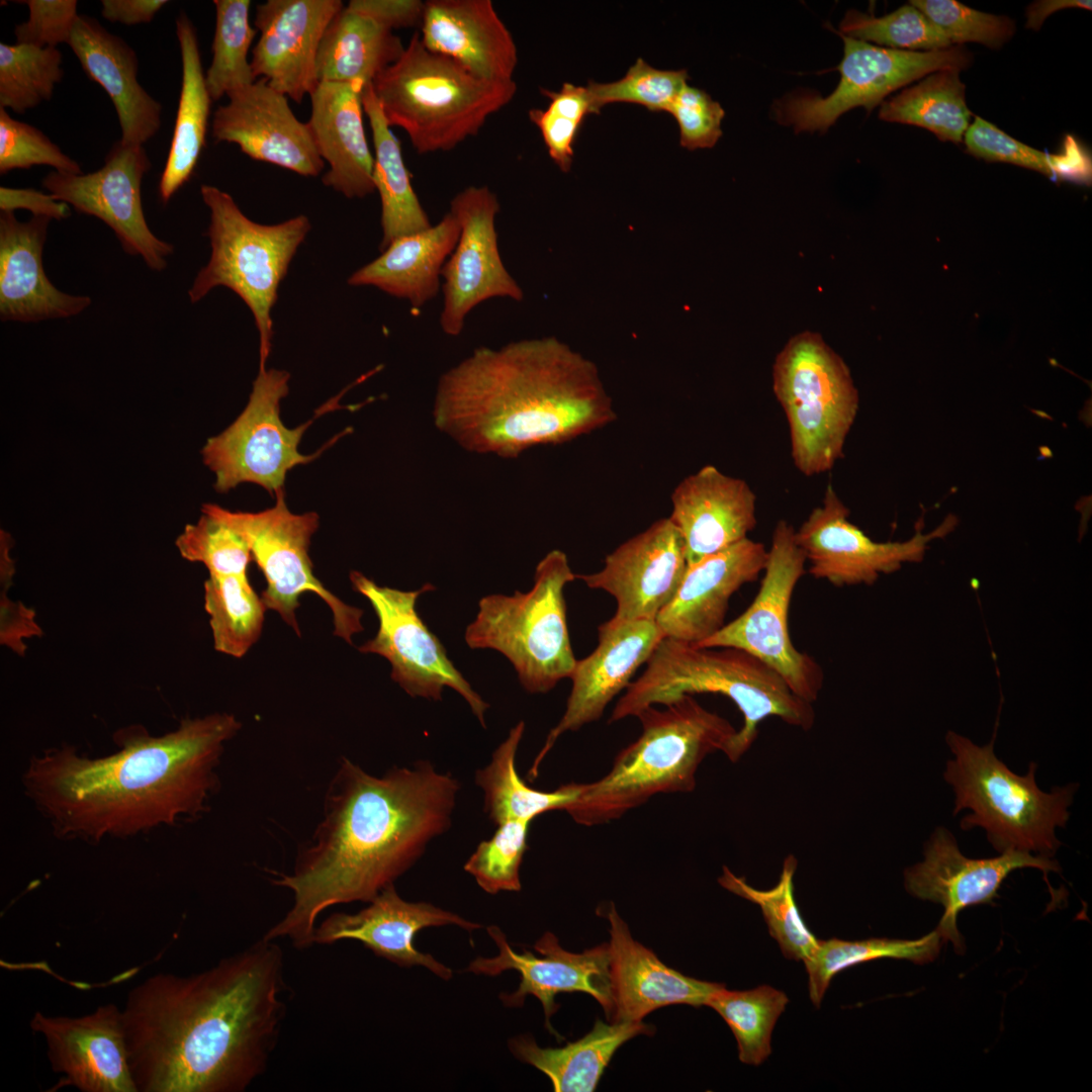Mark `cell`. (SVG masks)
Returning <instances> with one entry per match:
<instances>
[{
	"instance_id": "obj_42",
	"label": "cell",
	"mask_w": 1092,
	"mask_h": 1092,
	"mask_svg": "<svg viewBox=\"0 0 1092 1092\" xmlns=\"http://www.w3.org/2000/svg\"><path fill=\"white\" fill-rule=\"evenodd\" d=\"M941 939L940 933L934 929L914 940L886 937L820 940L815 953L804 963L809 978L810 999L819 1007L833 977L862 963L880 959L907 960L919 965L929 963L937 957Z\"/></svg>"
},
{
	"instance_id": "obj_2",
	"label": "cell",
	"mask_w": 1092,
	"mask_h": 1092,
	"mask_svg": "<svg viewBox=\"0 0 1092 1092\" xmlns=\"http://www.w3.org/2000/svg\"><path fill=\"white\" fill-rule=\"evenodd\" d=\"M427 760L381 777L343 758L326 793L323 818L288 875L273 880L293 903L262 936L313 944L318 915L340 904L373 900L407 872L451 826L460 790Z\"/></svg>"
},
{
	"instance_id": "obj_28",
	"label": "cell",
	"mask_w": 1092,
	"mask_h": 1092,
	"mask_svg": "<svg viewBox=\"0 0 1092 1092\" xmlns=\"http://www.w3.org/2000/svg\"><path fill=\"white\" fill-rule=\"evenodd\" d=\"M766 560L764 544L746 538L688 566L655 619L665 637L698 645L717 633L726 624L731 597L758 578Z\"/></svg>"
},
{
	"instance_id": "obj_62",
	"label": "cell",
	"mask_w": 1092,
	"mask_h": 1092,
	"mask_svg": "<svg viewBox=\"0 0 1092 1092\" xmlns=\"http://www.w3.org/2000/svg\"><path fill=\"white\" fill-rule=\"evenodd\" d=\"M1071 7L1091 10L1092 2L1090 0H1044L1034 2L1028 6L1026 11V27L1038 29L1052 13Z\"/></svg>"
},
{
	"instance_id": "obj_43",
	"label": "cell",
	"mask_w": 1092,
	"mask_h": 1092,
	"mask_svg": "<svg viewBox=\"0 0 1092 1092\" xmlns=\"http://www.w3.org/2000/svg\"><path fill=\"white\" fill-rule=\"evenodd\" d=\"M204 609L216 651L241 658L260 638L267 608L248 575H209Z\"/></svg>"
},
{
	"instance_id": "obj_49",
	"label": "cell",
	"mask_w": 1092,
	"mask_h": 1092,
	"mask_svg": "<svg viewBox=\"0 0 1092 1092\" xmlns=\"http://www.w3.org/2000/svg\"><path fill=\"white\" fill-rule=\"evenodd\" d=\"M836 32L893 50L929 52L952 47L944 34L910 3L881 17L849 10Z\"/></svg>"
},
{
	"instance_id": "obj_11",
	"label": "cell",
	"mask_w": 1092,
	"mask_h": 1092,
	"mask_svg": "<svg viewBox=\"0 0 1092 1092\" xmlns=\"http://www.w3.org/2000/svg\"><path fill=\"white\" fill-rule=\"evenodd\" d=\"M772 390L786 416L797 470L808 477L830 471L844 457L859 406L844 360L818 333H799L776 357Z\"/></svg>"
},
{
	"instance_id": "obj_46",
	"label": "cell",
	"mask_w": 1092,
	"mask_h": 1092,
	"mask_svg": "<svg viewBox=\"0 0 1092 1092\" xmlns=\"http://www.w3.org/2000/svg\"><path fill=\"white\" fill-rule=\"evenodd\" d=\"M789 1002L787 995L767 985L745 991H716L707 1006L726 1021L738 1046L739 1060L758 1066L771 1054V1033Z\"/></svg>"
},
{
	"instance_id": "obj_56",
	"label": "cell",
	"mask_w": 1092,
	"mask_h": 1092,
	"mask_svg": "<svg viewBox=\"0 0 1092 1092\" xmlns=\"http://www.w3.org/2000/svg\"><path fill=\"white\" fill-rule=\"evenodd\" d=\"M667 112L677 122L680 146L690 151L713 148L722 135L725 111L704 90L686 84Z\"/></svg>"
},
{
	"instance_id": "obj_24",
	"label": "cell",
	"mask_w": 1092,
	"mask_h": 1092,
	"mask_svg": "<svg viewBox=\"0 0 1092 1092\" xmlns=\"http://www.w3.org/2000/svg\"><path fill=\"white\" fill-rule=\"evenodd\" d=\"M663 637L655 620L620 623L608 620L599 626L598 645L575 663L569 677L572 687L566 709L532 763L531 781L537 778L543 759L563 733L576 731L603 716L606 707L627 689L636 670L647 662Z\"/></svg>"
},
{
	"instance_id": "obj_18",
	"label": "cell",
	"mask_w": 1092,
	"mask_h": 1092,
	"mask_svg": "<svg viewBox=\"0 0 1092 1092\" xmlns=\"http://www.w3.org/2000/svg\"><path fill=\"white\" fill-rule=\"evenodd\" d=\"M150 168L144 146L119 140L99 170L87 174L54 170L44 176L42 186L77 212L99 218L113 231L124 252L160 272L174 247L157 238L145 217L142 183Z\"/></svg>"
},
{
	"instance_id": "obj_30",
	"label": "cell",
	"mask_w": 1092,
	"mask_h": 1092,
	"mask_svg": "<svg viewBox=\"0 0 1092 1092\" xmlns=\"http://www.w3.org/2000/svg\"><path fill=\"white\" fill-rule=\"evenodd\" d=\"M52 219L19 221L0 214V316L3 322L36 323L67 318L84 311L91 298L58 289L48 278L42 251Z\"/></svg>"
},
{
	"instance_id": "obj_51",
	"label": "cell",
	"mask_w": 1092,
	"mask_h": 1092,
	"mask_svg": "<svg viewBox=\"0 0 1092 1092\" xmlns=\"http://www.w3.org/2000/svg\"><path fill=\"white\" fill-rule=\"evenodd\" d=\"M585 87L564 83L559 91L541 89L550 100L549 105L545 110L533 108L529 111L550 158L564 173L571 168L573 145L580 125L587 115L599 113Z\"/></svg>"
},
{
	"instance_id": "obj_41",
	"label": "cell",
	"mask_w": 1092,
	"mask_h": 1092,
	"mask_svg": "<svg viewBox=\"0 0 1092 1092\" xmlns=\"http://www.w3.org/2000/svg\"><path fill=\"white\" fill-rule=\"evenodd\" d=\"M879 116L890 122L920 126L942 142L959 144L970 126L966 86L960 71L940 70L881 104Z\"/></svg>"
},
{
	"instance_id": "obj_61",
	"label": "cell",
	"mask_w": 1092,
	"mask_h": 1092,
	"mask_svg": "<svg viewBox=\"0 0 1092 1092\" xmlns=\"http://www.w3.org/2000/svg\"><path fill=\"white\" fill-rule=\"evenodd\" d=\"M168 3L166 0H102L101 16L113 23H149Z\"/></svg>"
},
{
	"instance_id": "obj_17",
	"label": "cell",
	"mask_w": 1092,
	"mask_h": 1092,
	"mask_svg": "<svg viewBox=\"0 0 1092 1092\" xmlns=\"http://www.w3.org/2000/svg\"><path fill=\"white\" fill-rule=\"evenodd\" d=\"M849 510L833 486H826L822 504L795 530L808 572L835 586L873 584L882 574L923 559L929 544L950 533L957 525L947 517L934 530L921 528L905 541L878 542L848 520Z\"/></svg>"
},
{
	"instance_id": "obj_13",
	"label": "cell",
	"mask_w": 1092,
	"mask_h": 1092,
	"mask_svg": "<svg viewBox=\"0 0 1092 1092\" xmlns=\"http://www.w3.org/2000/svg\"><path fill=\"white\" fill-rule=\"evenodd\" d=\"M806 565L794 527L780 520L771 535L763 576L752 603L740 616L696 646L744 650L776 670L797 697L812 704L822 689L824 673L812 656L795 647L789 629L792 597Z\"/></svg>"
},
{
	"instance_id": "obj_27",
	"label": "cell",
	"mask_w": 1092,
	"mask_h": 1092,
	"mask_svg": "<svg viewBox=\"0 0 1092 1092\" xmlns=\"http://www.w3.org/2000/svg\"><path fill=\"white\" fill-rule=\"evenodd\" d=\"M456 925L473 931L480 924L428 902L402 899L394 885L382 890L369 905L357 913H333L313 932V944H333L354 939L377 957L399 967L423 966L443 980L452 978V970L429 953L418 950L416 934L428 927Z\"/></svg>"
},
{
	"instance_id": "obj_58",
	"label": "cell",
	"mask_w": 1092,
	"mask_h": 1092,
	"mask_svg": "<svg viewBox=\"0 0 1092 1092\" xmlns=\"http://www.w3.org/2000/svg\"><path fill=\"white\" fill-rule=\"evenodd\" d=\"M10 537L1 532V570H0V642L16 654L23 656L26 650L24 639L41 636L42 629L35 621V612L22 602H14L8 597L12 585L14 564L9 556Z\"/></svg>"
},
{
	"instance_id": "obj_44",
	"label": "cell",
	"mask_w": 1092,
	"mask_h": 1092,
	"mask_svg": "<svg viewBox=\"0 0 1092 1092\" xmlns=\"http://www.w3.org/2000/svg\"><path fill=\"white\" fill-rule=\"evenodd\" d=\"M797 859L788 855L783 863L780 880L768 890L750 886L744 877H738L727 867L718 879L727 891L756 904L774 937L789 960L807 962L817 950L820 940L804 922L794 895V876Z\"/></svg>"
},
{
	"instance_id": "obj_48",
	"label": "cell",
	"mask_w": 1092,
	"mask_h": 1092,
	"mask_svg": "<svg viewBox=\"0 0 1092 1092\" xmlns=\"http://www.w3.org/2000/svg\"><path fill=\"white\" fill-rule=\"evenodd\" d=\"M58 48L0 43V107L24 113L49 101L63 79Z\"/></svg>"
},
{
	"instance_id": "obj_36",
	"label": "cell",
	"mask_w": 1092,
	"mask_h": 1092,
	"mask_svg": "<svg viewBox=\"0 0 1092 1092\" xmlns=\"http://www.w3.org/2000/svg\"><path fill=\"white\" fill-rule=\"evenodd\" d=\"M182 78L167 161L158 191L167 203L190 179L205 146L210 105L196 29L185 12L176 19Z\"/></svg>"
},
{
	"instance_id": "obj_38",
	"label": "cell",
	"mask_w": 1092,
	"mask_h": 1092,
	"mask_svg": "<svg viewBox=\"0 0 1092 1092\" xmlns=\"http://www.w3.org/2000/svg\"><path fill=\"white\" fill-rule=\"evenodd\" d=\"M392 30L371 17L344 6L322 38L316 76L320 82L359 83L365 86L404 51Z\"/></svg>"
},
{
	"instance_id": "obj_53",
	"label": "cell",
	"mask_w": 1092,
	"mask_h": 1092,
	"mask_svg": "<svg viewBox=\"0 0 1092 1092\" xmlns=\"http://www.w3.org/2000/svg\"><path fill=\"white\" fill-rule=\"evenodd\" d=\"M688 79L685 69L660 70L639 58L623 78L610 83L589 81L586 88L598 110L609 103L625 102L651 111H668Z\"/></svg>"
},
{
	"instance_id": "obj_10",
	"label": "cell",
	"mask_w": 1092,
	"mask_h": 1092,
	"mask_svg": "<svg viewBox=\"0 0 1092 1092\" xmlns=\"http://www.w3.org/2000/svg\"><path fill=\"white\" fill-rule=\"evenodd\" d=\"M200 193L210 210L206 235L211 254L188 291L190 301H199L217 286L233 290L253 313L260 366L266 365L273 339L271 311L290 262L310 231L309 219L300 214L262 224L247 217L228 192L204 184Z\"/></svg>"
},
{
	"instance_id": "obj_55",
	"label": "cell",
	"mask_w": 1092,
	"mask_h": 1092,
	"mask_svg": "<svg viewBox=\"0 0 1092 1092\" xmlns=\"http://www.w3.org/2000/svg\"><path fill=\"white\" fill-rule=\"evenodd\" d=\"M50 166L64 173H82L80 165L66 155L37 127L19 121L0 107V173L33 166Z\"/></svg>"
},
{
	"instance_id": "obj_25",
	"label": "cell",
	"mask_w": 1092,
	"mask_h": 1092,
	"mask_svg": "<svg viewBox=\"0 0 1092 1092\" xmlns=\"http://www.w3.org/2000/svg\"><path fill=\"white\" fill-rule=\"evenodd\" d=\"M211 123L215 143H232L250 158L315 177L325 168L307 123L296 118L287 97L260 78L228 96Z\"/></svg>"
},
{
	"instance_id": "obj_47",
	"label": "cell",
	"mask_w": 1092,
	"mask_h": 1092,
	"mask_svg": "<svg viewBox=\"0 0 1092 1092\" xmlns=\"http://www.w3.org/2000/svg\"><path fill=\"white\" fill-rule=\"evenodd\" d=\"M212 59L205 73L212 101L252 85L256 78L248 61L257 29L250 23V0H215Z\"/></svg>"
},
{
	"instance_id": "obj_40",
	"label": "cell",
	"mask_w": 1092,
	"mask_h": 1092,
	"mask_svg": "<svg viewBox=\"0 0 1092 1092\" xmlns=\"http://www.w3.org/2000/svg\"><path fill=\"white\" fill-rule=\"evenodd\" d=\"M525 731L524 721L514 726L492 752L490 761L475 771L483 794V810L496 825L509 820L531 822L549 811H565L576 801L581 784L569 783L544 792L526 785L516 768V755Z\"/></svg>"
},
{
	"instance_id": "obj_6",
	"label": "cell",
	"mask_w": 1092,
	"mask_h": 1092,
	"mask_svg": "<svg viewBox=\"0 0 1092 1092\" xmlns=\"http://www.w3.org/2000/svg\"><path fill=\"white\" fill-rule=\"evenodd\" d=\"M663 706L639 712L641 735L618 753L606 776L581 784L567 811L576 823H608L657 794L692 792L702 761L715 751L724 752L737 731L693 695Z\"/></svg>"
},
{
	"instance_id": "obj_1",
	"label": "cell",
	"mask_w": 1092,
	"mask_h": 1092,
	"mask_svg": "<svg viewBox=\"0 0 1092 1092\" xmlns=\"http://www.w3.org/2000/svg\"><path fill=\"white\" fill-rule=\"evenodd\" d=\"M284 957L261 937L188 976L155 974L122 1009L138 1092H243L260 1077L286 1014Z\"/></svg>"
},
{
	"instance_id": "obj_57",
	"label": "cell",
	"mask_w": 1092,
	"mask_h": 1092,
	"mask_svg": "<svg viewBox=\"0 0 1092 1092\" xmlns=\"http://www.w3.org/2000/svg\"><path fill=\"white\" fill-rule=\"evenodd\" d=\"M28 7V18L16 25V42L39 48H57L69 42L76 19V0L16 1Z\"/></svg>"
},
{
	"instance_id": "obj_29",
	"label": "cell",
	"mask_w": 1092,
	"mask_h": 1092,
	"mask_svg": "<svg viewBox=\"0 0 1092 1092\" xmlns=\"http://www.w3.org/2000/svg\"><path fill=\"white\" fill-rule=\"evenodd\" d=\"M670 499L668 518L682 538L688 566L748 538L757 524L749 484L711 464L685 477Z\"/></svg>"
},
{
	"instance_id": "obj_31",
	"label": "cell",
	"mask_w": 1092,
	"mask_h": 1092,
	"mask_svg": "<svg viewBox=\"0 0 1092 1092\" xmlns=\"http://www.w3.org/2000/svg\"><path fill=\"white\" fill-rule=\"evenodd\" d=\"M420 36L427 49L483 80H514L517 46L490 0L425 1Z\"/></svg>"
},
{
	"instance_id": "obj_23",
	"label": "cell",
	"mask_w": 1092,
	"mask_h": 1092,
	"mask_svg": "<svg viewBox=\"0 0 1092 1092\" xmlns=\"http://www.w3.org/2000/svg\"><path fill=\"white\" fill-rule=\"evenodd\" d=\"M31 1029L47 1043L58 1088L82 1092H138L125 1040L122 1009L114 1004L77 1017L49 1016L36 1011Z\"/></svg>"
},
{
	"instance_id": "obj_14",
	"label": "cell",
	"mask_w": 1092,
	"mask_h": 1092,
	"mask_svg": "<svg viewBox=\"0 0 1092 1092\" xmlns=\"http://www.w3.org/2000/svg\"><path fill=\"white\" fill-rule=\"evenodd\" d=\"M837 33V32H836ZM843 58L836 68L840 81L827 97L790 94L778 101L774 117L801 131L825 132L845 112L858 106L872 111L892 92L926 75L946 69L964 70L972 55L964 47L914 52L887 49L838 33Z\"/></svg>"
},
{
	"instance_id": "obj_35",
	"label": "cell",
	"mask_w": 1092,
	"mask_h": 1092,
	"mask_svg": "<svg viewBox=\"0 0 1092 1092\" xmlns=\"http://www.w3.org/2000/svg\"><path fill=\"white\" fill-rule=\"evenodd\" d=\"M459 235V223L448 211L435 225L393 241L379 257L355 271L348 284L374 286L420 308L439 293L443 266Z\"/></svg>"
},
{
	"instance_id": "obj_8",
	"label": "cell",
	"mask_w": 1092,
	"mask_h": 1092,
	"mask_svg": "<svg viewBox=\"0 0 1092 1092\" xmlns=\"http://www.w3.org/2000/svg\"><path fill=\"white\" fill-rule=\"evenodd\" d=\"M995 734L991 742L979 746L947 733L954 758L947 761L943 777L956 794L953 815L971 810L961 820L962 829L984 828L1000 853L1020 850L1053 856L1062 844L1056 828L1069 820L1068 808L1078 787L1070 784L1042 792L1034 779L1035 762L1029 763L1026 776H1018L997 758Z\"/></svg>"
},
{
	"instance_id": "obj_33",
	"label": "cell",
	"mask_w": 1092,
	"mask_h": 1092,
	"mask_svg": "<svg viewBox=\"0 0 1092 1092\" xmlns=\"http://www.w3.org/2000/svg\"><path fill=\"white\" fill-rule=\"evenodd\" d=\"M363 87L320 82L309 95L306 123L318 155L329 164L322 181L347 198H363L375 191L374 157L363 124Z\"/></svg>"
},
{
	"instance_id": "obj_19",
	"label": "cell",
	"mask_w": 1092,
	"mask_h": 1092,
	"mask_svg": "<svg viewBox=\"0 0 1092 1092\" xmlns=\"http://www.w3.org/2000/svg\"><path fill=\"white\" fill-rule=\"evenodd\" d=\"M499 209L495 193L487 186L466 187L451 199L449 211L459 223L460 235L441 272L440 326L448 336L460 335L466 316L482 301L524 297L498 251L495 218Z\"/></svg>"
},
{
	"instance_id": "obj_12",
	"label": "cell",
	"mask_w": 1092,
	"mask_h": 1092,
	"mask_svg": "<svg viewBox=\"0 0 1092 1092\" xmlns=\"http://www.w3.org/2000/svg\"><path fill=\"white\" fill-rule=\"evenodd\" d=\"M275 496L274 507L257 513L233 512L215 504H204L201 511L224 522L246 541L267 582L261 597L267 609L277 612L300 636L299 597L313 593L332 611L334 634L352 644V636L364 630L363 610L344 603L313 573L308 549L318 528L317 514H293L283 490Z\"/></svg>"
},
{
	"instance_id": "obj_21",
	"label": "cell",
	"mask_w": 1092,
	"mask_h": 1092,
	"mask_svg": "<svg viewBox=\"0 0 1092 1092\" xmlns=\"http://www.w3.org/2000/svg\"><path fill=\"white\" fill-rule=\"evenodd\" d=\"M487 932L495 942L498 953L493 958H476L467 971L484 976H497L508 970L517 971L521 976L518 989L511 994H500L506 1006L521 1007L528 995L535 996L543 1006L547 1029L557 1037L560 1036L551 1026L550 1018L559 1008L554 1000L559 993L581 992L590 995L611 1020L614 1001L609 943L576 953L562 948L558 938L552 932H546L534 944V949L540 954L537 957L528 949L515 951L505 933L495 925L488 926Z\"/></svg>"
},
{
	"instance_id": "obj_59",
	"label": "cell",
	"mask_w": 1092,
	"mask_h": 1092,
	"mask_svg": "<svg viewBox=\"0 0 1092 1092\" xmlns=\"http://www.w3.org/2000/svg\"><path fill=\"white\" fill-rule=\"evenodd\" d=\"M347 6L393 31L421 24L425 2L421 0H352Z\"/></svg>"
},
{
	"instance_id": "obj_5",
	"label": "cell",
	"mask_w": 1092,
	"mask_h": 1092,
	"mask_svg": "<svg viewBox=\"0 0 1092 1092\" xmlns=\"http://www.w3.org/2000/svg\"><path fill=\"white\" fill-rule=\"evenodd\" d=\"M617 702L610 722L636 717L649 706L665 705L682 695L713 693L729 698L743 716L724 754L736 762L752 745L767 717L809 730L814 709L797 697L784 678L750 653L733 647H699L663 637Z\"/></svg>"
},
{
	"instance_id": "obj_22",
	"label": "cell",
	"mask_w": 1092,
	"mask_h": 1092,
	"mask_svg": "<svg viewBox=\"0 0 1092 1092\" xmlns=\"http://www.w3.org/2000/svg\"><path fill=\"white\" fill-rule=\"evenodd\" d=\"M687 567L678 530L669 518H661L608 554L601 570L576 578L616 599L611 622L655 620L674 597Z\"/></svg>"
},
{
	"instance_id": "obj_34",
	"label": "cell",
	"mask_w": 1092,
	"mask_h": 1092,
	"mask_svg": "<svg viewBox=\"0 0 1092 1092\" xmlns=\"http://www.w3.org/2000/svg\"><path fill=\"white\" fill-rule=\"evenodd\" d=\"M68 46L87 75L112 101L121 141L144 145L161 127L162 106L138 80L134 50L93 17L79 14Z\"/></svg>"
},
{
	"instance_id": "obj_16",
	"label": "cell",
	"mask_w": 1092,
	"mask_h": 1092,
	"mask_svg": "<svg viewBox=\"0 0 1092 1092\" xmlns=\"http://www.w3.org/2000/svg\"><path fill=\"white\" fill-rule=\"evenodd\" d=\"M350 581L353 589L369 601L378 619L375 637L359 646V651L386 658L391 664V679L411 697L438 701L445 687L453 689L485 728L489 705L454 666L439 638L417 612L418 598L435 586L428 582L416 590H400L378 585L356 570L350 572Z\"/></svg>"
},
{
	"instance_id": "obj_45",
	"label": "cell",
	"mask_w": 1092,
	"mask_h": 1092,
	"mask_svg": "<svg viewBox=\"0 0 1092 1092\" xmlns=\"http://www.w3.org/2000/svg\"><path fill=\"white\" fill-rule=\"evenodd\" d=\"M964 142L973 156L1005 162L1038 171L1052 179L1087 183L1091 179V159L1080 143L1068 135L1059 154L1033 149L977 116L968 127Z\"/></svg>"
},
{
	"instance_id": "obj_52",
	"label": "cell",
	"mask_w": 1092,
	"mask_h": 1092,
	"mask_svg": "<svg viewBox=\"0 0 1092 1092\" xmlns=\"http://www.w3.org/2000/svg\"><path fill=\"white\" fill-rule=\"evenodd\" d=\"M528 821L509 820L481 841L464 864L477 885L488 894L521 890L520 867L527 850Z\"/></svg>"
},
{
	"instance_id": "obj_60",
	"label": "cell",
	"mask_w": 1092,
	"mask_h": 1092,
	"mask_svg": "<svg viewBox=\"0 0 1092 1092\" xmlns=\"http://www.w3.org/2000/svg\"><path fill=\"white\" fill-rule=\"evenodd\" d=\"M0 209L11 211L15 209L29 210L33 216H44L51 219H64L70 216V205L58 200L51 193H44L31 188L0 187Z\"/></svg>"
},
{
	"instance_id": "obj_32",
	"label": "cell",
	"mask_w": 1092,
	"mask_h": 1092,
	"mask_svg": "<svg viewBox=\"0 0 1092 1092\" xmlns=\"http://www.w3.org/2000/svg\"><path fill=\"white\" fill-rule=\"evenodd\" d=\"M608 919L614 1001L611 1022L642 1021L650 1012L671 1004L707 1006L711 996L725 986L688 977L664 965L651 949L633 939L614 904Z\"/></svg>"
},
{
	"instance_id": "obj_37",
	"label": "cell",
	"mask_w": 1092,
	"mask_h": 1092,
	"mask_svg": "<svg viewBox=\"0 0 1092 1092\" xmlns=\"http://www.w3.org/2000/svg\"><path fill=\"white\" fill-rule=\"evenodd\" d=\"M642 1021L605 1023L598 1019L583 1037L562 1048H540L527 1034L509 1040V1049L522 1062L534 1066L551 1081L556 1092H592L616 1051L638 1034H652Z\"/></svg>"
},
{
	"instance_id": "obj_9",
	"label": "cell",
	"mask_w": 1092,
	"mask_h": 1092,
	"mask_svg": "<svg viewBox=\"0 0 1092 1092\" xmlns=\"http://www.w3.org/2000/svg\"><path fill=\"white\" fill-rule=\"evenodd\" d=\"M576 579L566 554L554 549L537 564L527 593L489 595L478 602L464 639L471 649L490 648L513 664L523 688L547 693L570 677L575 659L568 632L564 587Z\"/></svg>"
},
{
	"instance_id": "obj_54",
	"label": "cell",
	"mask_w": 1092,
	"mask_h": 1092,
	"mask_svg": "<svg viewBox=\"0 0 1092 1092\" xmlns=\"http://www.w3.org/2000/svg\"><path fill=\"white\" fill-rule=\"evenodd\" d=\"M948 39L950 44L978 42L999 49L1015 32L1012 19L982 12L953 0H911Z\"/></svg>"
},
{
	"instance_id": "obj_3",
	"label": "cell",
	"mask_w": 1092,
	"mask_h": 1092,
	"mask_svg": "<svg viewBox=\"0 0 1092 1092\" xmlns=\"http://www.w3.org/2000/svg\"><path fill=\"white\" fill-rule=\"evenodd\" d=\"M242 727L235 715L184 719L162 736L143 726L114 734L119 750L90 759L65 746L35 757L28 795L62 835L127 836L205 809L225 743Z\"/></svg>"
},
{
	"instance_id": "obj_26",
	"label": "cell",
	"mask_w": 1092,
	"mask_h": 1092,
	"mask_svg": "<svg viewBox=\"0 0 1092 1092\" xmlns=\"http://www.w3.org/2000/svg\"><path fill=\"white\" fill-rule=\"evenodd\" d=\"M340 0H268L256 8L260 37L250 61L255 78L300 103L318 84L316 59Z\"/></svg>"
},
{
	"instance_id": "obj_50",
	"label": "cell",
	"mask_w": 1092,
	"mask_h": 1092,
	"mask_svg": "<svg viewBox=\"0 0 1092 1092\" xmlns=\"http://www.w3.org/2000/svg\"><path fill=\"white\" fill-rule=\"evenodd\" d=\"M201 513L198 521L187 525L176 538L180 555L203 564L209 575H248L253 555L246 541L218 518Z\"/></svg>"
},
{
	"instance_id": "obj_7",
	"label": "cell",
	"mask_w": 1092,
	"mask_h": 1092,
	"mask_svg": "<svg viewBox=\"0 0 1092 1092\" xmlns=\"http://www.w3.org/2000/svg\"><path fill=\"white\" fill-rule=\"evenodd\" d=\"M372 87L388 125L403 129L422 155L451 151L476 135L517 92L514 80H483L430 51L418 32Z\"/></svg>"
},
{
	"instance_id": "obj_15",
	"label": "cell",
	"mask_w": 1092,
	"mask_h": 1092,
	"mask_svg": "<svg viewBox=\"0 0 1092 1092\" xmlns=\"http://www.w3.org/2000/svg\"><path fill=\"white\" fill-rule=\"evenodd\" d=\"M289 378L285 370L260 366L244 411L223 432L206 441L201 455L215 475L217 492L251 482L276 494L283 490L290 469L321 454L303 455L298 451L311 420L294 429L286 428L281 421L280 402L288 394Z\"/></svg>"
},
{
	"instance_id": "obj_20",
	"label": "cell",
	"mask_w": 1092,
	"mask_h": 1092,
	"mask_svg": "<svg viewBox=\"0 0 1092 1092\" xmlns=\"http://www.w3.org/2000/svg\"><path fill=\"white\" fill-rule=\"evenodd\" d=\"M1024 868L1041 871L1046 882L1050 872L1061 871L1052 856L1020 850L990 858L967 857L953 835L937 827L925 844L924 859L905 871L904 884L910 895L943 907L936 930L961 952L965 946L957 927L959 913L970 906L991 904L1010 873Z\"/></svg>"
},
{
	"instance_id": "obj_39",
	"label": "cell",
	"mask_w": 1092,
	"mask_h": 1092,
	"mask_svg": "<svg viewBox=\"0 0 1092 1092\" xmlns=\"http://www.w3.org/2000/svg\"><path fill=\"white\" fill-rule=\"evenodd\" d=\"M361 97L372 130L373 181L381 200L383 251L393 241L425 231L432 223L413 188L400 142L385 120L372 83L363 87Z\"/></svg>"
},
{
	"instance_id": "obj_4",
	"label": "cell",
	"mask_w": 1092,
	"mask_h": 1092,
	"mask_svg": "<svg viewBox=\"0 0 1092 1092\" xmlns=\"http://www.w3.org/2000/svg\"><path fill=\"white\" fill-rule=\"evenodd\" d=\"M436 427L462 448L516 458L617 419L597 366L554 337L478 347L437 383Z\"/></svg>"
}]
</instances>
